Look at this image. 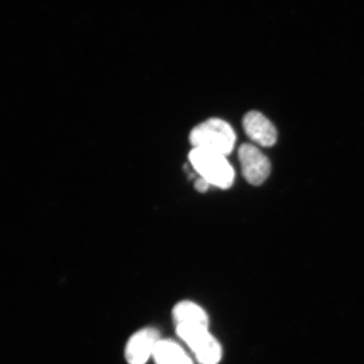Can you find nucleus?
Wrapping results in <instances>:
<instances>
[{
    "instance_id": "f257e3e1",
    "label": "nucleus",
    "mask_w": 364,
    "mask_h": 364,
    "mask_svg": "<svg viewBox=\"0 0 364 364\" xmlns=\"http://www.w3.org/2000/svg\"><path fill=\"white\" fill-rule=\"evenodd\" d=\"M236 136L232 127L224 120L211 118L191 132L190 142L193 148L229 156L235 148Z\"/></svg>"
},
{
    "instance_id": "f03ea898",
    "label": "nucleus",
    "mask_w": 364,
    "mask_h": 364,
    "mask_svg": "<svg viewBox=\"0 0 364 364\" xmlns=\"http://www.w3.org/2000/svg\"><path fill=\"white\" fill-rule=\"evenodd\" d=\"M227 156L206 149L193 148L189 154L191 164L200 177L211 186L230 188L234 183L235 171Z\"/></svg>"
},
{
    "instance_id": "7ed1b4c3",
    "label": "nucleus",
    "mask_w": 364,
    "mask_h": 364,
    "mask_svg": "<svg viewBox=\"0 0 364 364\" xmlns=\"http://www.w3.org/2000/svg\"><path fill=\"white\" fill-rule=\"evenodd\" d=\"M176 333L183 340L201 364H217L222 357L218 341L209 333L208 327L177 325Z\"/></svg>"
},
{
    "instance_id": "20e7f679",
    "label": "nucleus",
    "mask_w": 364,
    "mask_h": 364,
    "mask_svg": "<svg viewBox=\"0 0 364 364\" xmlns=\"http://www.w3.org/2000/svg\"><path fill=\"white\" fill-rule=\"evenodd\" d=\"M241 171L245 179L253 186H259L267 179L271 172L269 159L253 144H244L238 151Z\"/></svg>"
},
{
    "instance_id": "39448f33",
    "label": "nucleus",
    "mask_w": 364,
    "mask_h": 364,
    "mask_svg": "<svg viewBox=\"0 0 364 364\" xmlns=\"http://www.w3.org/2000/svg\"><path fill=\"white\" fill-rule=\"evenodd\" d=\"M157 330L145 328L136 332L127 343L125 358L129 364H145L153 356L154 349L159 343Z\"/></svg>"
},
{
    "instance_id": "423d86ee",
    "label": "nucleus",
    "mask_w": 364,
    "mask_h": 364,
    "mask_svg": "<svg viewBox=\"0 0 364 364\" xmlns=\"http://www.w3.org/2000/svg\"><path fill=\"white\" fill-rule=\"evenodd\" d=\"M243 127L248 138L260 146L271 147L276 144L275 127L258 112H250L244 117Z\"/></svg>"
},
{
    "instance_id": "0eeeda50",
    "label": "nucleus",
    "mask_w": 364,
    "mask_h": 364,
    "mask_svg": "<svg viewBox=\"0 0 364 364\" xmlns=\"http://www.w3.org/2000/svg\"><path fill=\"white\" fill-rule=\"evenodd\" d=\"M176 325L202 326L208 327L207 313L198 304L191 301L178 303L173 309Z\"/></svg>"
},
{
    "instance_id": "6e6552de",
    "label": "nucleus",
    "mask_w": 364,
    "mask_h": 364,
    "mask_svg": "<svg viewBox=\"0 0 364 364\" xmlns=\"http://www.w3.org/2000/svg\"><path fill=\"white\" fill-rule=\"evenodd\" d=\"M153 357L156 364H193L181 346L171 340H159Z\"/></svg>"
},
{
    "instance_id": "1a4fd4ad",
    "label": "nucleus",
    "mask_w": 364,
    "mask_h": 364,
    "mask_svg": "<svg viewBox=\"0 0 364 364\" xmlns=\"http://www.w3.org/2000/svg\"><path fill=\"white\" fill-rule=\"evenodd\" d=\"M210 186L208 181L200 176L199 178L195 181V188L198 191L199 193H206L209 188H210Z\"/></svg>"
}]
</instances>
